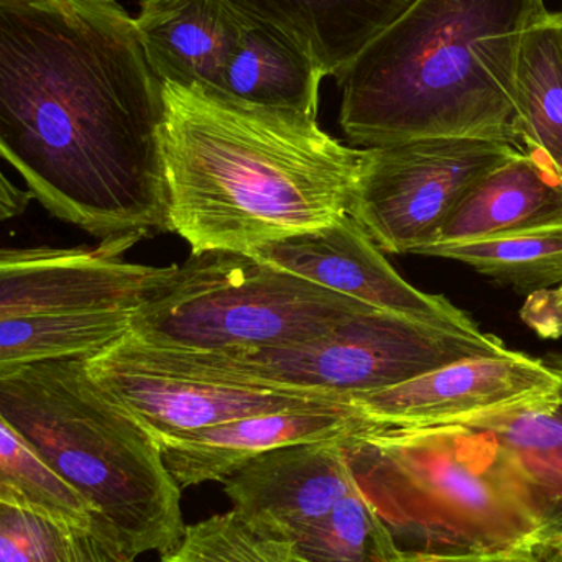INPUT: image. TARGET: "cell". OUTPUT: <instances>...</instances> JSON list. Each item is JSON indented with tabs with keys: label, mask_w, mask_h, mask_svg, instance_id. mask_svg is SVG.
Returning a JSON list of instances; mask_svg holds the SVG:
<instances>
[{
	"label": "cell",
	"mask_w": 562,
	"mask_h": 562,
	"mask_svg": "<svg viewBox=\"0 0 562 562\" xmlns=\"http://www.w3.org/2000/svg\"><path fill=\"white\" fill-rule=\"evenodd\" d=\"M558 13H560L561 22H562V9ZM557 188H558V191H560L561 196H562V168L560 170V175H558Z\"/></svg>",
	"instance_id": "f546056e"
},
{
	"label": "cell",
	"mask_w": 562,
	"mask_h": 562,
	"mask_svg": "<svg viewBox=\"0 0 562 562\" xmlns=\"http://www.w3.org/2000/svg\"><path fill=\"white\" fill-rule=\"evenodd\" d=\"M515 138L557 188L562 168V22L558 12L547 10L525 33L518 59Z\"/></svg>",
	"instance_id": "d6986e66"
},
{
	"label": "cell",
	"mask_w": 562,
	"mask_h": 562,
	"mask_svg": "<svg viewBox=\"0 0 562 562\" xmlns=\"http://www.w3.org/2000/svg\"><path fill=\"white\" fill-rule=\"evenodd\" d=\"M294 562H297V561H294Z\"/></svg>",
	"instance_id": "1f68e13d"
},
{
	"label": "cell",
	"mask_w": 562,
	"mask_h": 562,
	"mask_svg": "<svg viewBox=\"0 0 562 562\" xmlns=\"http://www.w3.org/2000/svg\"><path fill=\"white\" fill-rule=\"evenodd\" d=\"M86 367L158 445L262 413L353 406L342 396L213 369L181 350L142 342L131 333L88 357Z\"/></svg>",
	"instance_id": "ba28073f"
},
{
	"label": "cell",
	"mask_w": 562,
	"mask_h": 562,
	"mask_svg": "<svg viewBox=\"0 0 562 562\" xmlns=\"http://www.w3.org/2000/svg\"><path fill=\"white\" fill-rule=\"evenodd\" d=\"M135 25L161 82L221 89L247 19L223 0H142Z\"/></svg>",
	"instance_id": "2e32d148"
},
{
	"label": "cell",
	"mask_w": 562,
	"mask_h": 562,
	"mask_svg": "<svg viewBox=\"0 0 562 562\" xmlns=\"http://www.w3.org/2000/svg\"><path fill=\"white\" fill-rule=\"evenodd\" d=\"M340 442L360 494L409 561L540 553L520 488L472 416L425 426L370 423Z\"/></svg>",
	"instance_id": "277c9868"
},
{
	"label": "cell",
	"mask_w": 562,
	"mask_h": 562,
	"mask_svg": "<svg viewBox=\"0 0 562 562\" xmlns=\"http://www.w3.org/2000/svg\"><path fill=\"white\" fill-rule=\"evenodd\" d=\"M356 406L286 409L246 416L160 442L161 456L181 491L226 482L254 459L304 442L327 441L369 426Z\"/></svg>",
	"instance_id": "5bb4252c"
},
{
	"label": "cell",
	"mask_w": 562,
	"mask_h": 562,
	"mask_svg": "<svg viewBox=\"0 0 562 562\" xmlns=\"http://www.w3.org/2000/svg\"><path fill=\"white\" fill-rule=\"evenodd\" d=\"M369 310L252 254L211 250L177 266L128 333L150 346L233 356L311 342Z\"/></svg>",
	"instance_id": "8992f818"
},
{
	"label": "cell",
	"mask_w": 562,
	"mask_h": 562,
	"mask_svg": "<svg viewBox=\"0 0 562 562\" xmlns=\"http://www.w3.org/2000/svg\"><path fill=\"white\" fill-rule=\"evenodd\" d=\"M505 349L498 337L479 329L474 321L429 323L372 307L340 321L319 339L296 347L233 356L183 352L234 375L352 400L459 360L494 356Z\"/></svg>",
	"instance_id": "52a82bcc"
},
{
	"label": "cell",
	"mask_w": 562,
	"mask_h": 562,
	"mask_svg": "<svg viewBox=\"0 0 562 562\" xmlns=\"http://www.w3.org/2000/svg\"><path fill=\"white\" fill-rule=\"evenodd\" d=\"M164 102L168 220L193 254H252L352 211L363 150L316 117L173 82Z\"/></svg>",
	"instance_id": "7a4b0ae2"
},
{
	"label": "cell",
	"mask_w": 562,
	"mask_h": 562,
	"mask_svg": "<svg viewBox=\"0 0 562 562\" xmlns=\"http://www.w3.org/2000/svg\"><path fill=\"white\" fill-rule=\"evenodd\" d=\"M88 357L0 369V416L135 558L184 533L157 439L89 375Z\"/></svg>",
	"instance_id": "5b68a950"
},
{
	"label": "cell",
	"mask_w": 562,
	"mask_h": 562,
	"mask_svg": "<svg viewBox=\"0 0 562 562\" xmlns=\"http://www.w3.org/2000/svg\"><path fill=\"white\" fill-rule=\"evenodd\" d=\"M252 256L375 310L429 323H472L445 296L425 293L400 277L352 214L323 229L267 244Z\"/></svg>",
	"instance_id": "7c38bea8"
},
{
	"label": "cell",
	"mask_w": 562,
	"mask_h": 562,
	"mask_svg": "<svg viewBox=\"0 0 562 562\" xmlns=\"http://www.w3.org/2000/svg\"><path fill=\"white\" fill-rule=\"evenodd\" d=\"M250 22L270 26L339 78L357 56L416 0H223Z\"/></svg>",
	"instance_id": "e0dca14e"
},
{
	"label": "cell",
	"mask_w": 562,
	"mask_h": 562,
	"mask_svg": "<svg viewBox=\"0 0 562 562\" xmlns=\"http://www.w3.org/2000/svg\"><path fill=\"white\" fill-rule=\"evenodd\" d=\"M160 562H294V557L291 544L260 537L231 510L184 528Z\"/></svg>",
	"instance_id": "484cf974"
},
{
	"label": "cell",
	"mask_w": 562,
	"mask_h": 562,
	"mask_svg": "<svg viewBox=\"0 0 562 562\" xmlns=\"http://www.w3.org/2000/svg\"><path fill=\"white\" fill-rule=\"evenodd\" d=\"M412 562H551L538 551H504V553L477 554L462 558H429Z\"/></svg>",
	"instance_id": "f1b7e54d"
},
{
	"label": "cell",
	"mask_w": 562,
	"mask_h": 562,
	"mask_svg": "<svg viewBox=\"0 0 562 562\" xmlns=\"http://www.w3.org/2000/svg\"><path fill=\"white\" fill-rule=\"evenodd\" d=\"M560 288H561V290H562V284H561V286H560Z\"/></svg>",
	"instance_id": "4dcf8cb0"
},
{
	"label": "cell",
	"mask_w": 562,
	"mask_h": 562,
	"mask_svg": "<svg viewBox=\"0 0 562 562\" xmlns=\"http://www.w3.org/2000/svg\"><path fill=\"white\" fill-rule=\"evenodd\" d=\"M547 10L544 0H416L337 78L344 134L366 148L426 137L518 145L521 43Z\"/></svg>",
	"instance_id": "3957f363"
},
{
	"label": "cell",
	"mask_w": 562,
	"mask_h": 562,
	"mask_svg": "<svg viewBox=\"0 0 562 562\" xmlns=\"http://www.w3.org/2000/svg\"><path fill=\"white\" fill-rule=\"evenodd\" d=\"M560 385V373L550 360L505 349L449 363L390 389L360 393L352 403L376 425H439L550 395Z\"/></svg>",
	"instance_id": "8fae6325"
},
{
	"label": "cell",
	"mask_w": 562,
	"mask_h": 562,
	"mask_svg": "<svg viewBox=\"0 0 562 562\" xmlns=\"http://www.w3.org/2000/svg\"><path fill=\"white\" fill-rule=\"evenodd\" d=\"M297 562H412L360 491L291 544Z\"/></svg>",
	"instance_id": "d4e9b609"
},
{
	"label": "cell",
	"mask_w": 562,
	"mask_h": 562,
	"mask_svg": "<svg viewBox=\"0 0 562 562\" xmlns=\"http://www.w3.org/2000/svg\"><path fill=\"white\" fill-rule=\"evenodd\" d=\"M0 504L69 524H105L0 416ZM108 525V524H105Z\"/></svg>",
	"instance_id": "cb8c5ba5"
},
{
	"label": "cell",
	"mask_w": 562,
	"mask_h": 562,
	"mask_svg": "<svg viewBox=\"0 0 562 562\" xmlns=\"http://www.w3.org/2000/svg\"><path fill=\"white\" fill-rule=\"evenodd\" d=\"M164 114L117 0H0V158L56 220L122 252L170 233Z\"/></svg>",
	"instance_id": "6da1fadb"
},
{
	"label": "cell",
	"mask_w": 562,
	"mask_h": 562,
	"mask_svg": "<svg viewBox=\"0 0 562 562\" xmlns=\"http://www.w3.org/2000/svg\"><path fill=\"white\" fill-rule=\"evenodd\" d=\"M109 525H79L0 504V562H135Z\"/></svg>",
	"instance_id": "603a6c76"
},
{
	"label": "cell",
	"mask_w": 562,
	"mask_h": 562,
	"mask_svg": "<svg viewBox=\"0 0 562 562\" xmlns=\"http://www.w3.org/2000/svg\"><path fill=\"white\" fill-rule=\"evenodd\" d=\"M340 439L286 446L254 459L224 482L233 512L260 537L293 544L359 491Z\"/></svg>",
	"instance_id": "4fadbf2b"
},
{
	"label": "cell",
	"mask_w": 562,
	"mask_h": 562,
	"mask_svg": "<svg viewBox=\"0 0 562 562\" xmlns=\"http://www.w3.org/2000/svg\"><path fill=\"white\" fill-rule=\"evenodd\" d=\"M502 138L426 137L363 150L353 220L382 252L432 246L471 188L520 154Z\"/></svg>",
	"instance_id": "9c48e42d"
},
{
	"label": "cell",
	"mask_w": 562,
	"mask_h": 562,
	"mask_svg": "<svg viewBox=\"0 0 562 562\" xmlns=\"http://www.w3.org/2000/svg\"><path fill=\"white\" fill-rule=\"evenodd\" d=\"M122 250L95 247L0 249V317L33 311L140 310L177 266L127 262Z\"/></svg>",
	"instance_id": "30bf717a"
},
{
	"label": "cell",
	"mask_w": 562,
	"mask_h": 562,
	"mask_svg": "<svg viewBox=\"0 0 562 562\" xmlns=\"http://www.w3.org/2000/svg\"><path fill=\"white\" fill-rule=\"evenodd\" d=\"M557 392L472 416L494 439L538 528L540 553L562 562V353L547 357Z\"/></svg>",
	"instance_id": "9a60e30c"
},
{
	"label": "cell",
	"mask_w": 562,
	"mask_h": 562,
	"mask_svg": "<svg viewBox=\"0 0 562 562\" xmlns=\"http://www.w3.org/2000/svg\"><path fill=\"white\" fill-rule=\"evenodd\" d=\"M135 310L33 311L0 317V369L92 357L131 330Z\"/></svg>",
	"instance_id": "44dd1931"
},
{
	"label": "cell",
	"mask_w": 562,
	"mask_h": 562,
	"mask_svg": "<svg viewBox=\"0 0 562 562\" xmlns=\"http://www.w3.org/2000/svg\"><path fill=\"white\" fill-rule=\"evenodd\" d=\"M561 223L560 191L520 151L471 188L446 221L436 244L464 243Z\"/></svg>",
	"instance_id": "ac0fdd59"
},
{
	"label": "cell",
	"mask_w": 562,
	"mask_h": 562,
	"mask_svg": "<svg viewBox=\"0 0 562 562\" xmlns=\"http://www.w3.org/2000/svg\"><path fill=\"white\" fill-rule=\"evenodd\" d=\"M324 71L277 30L247 20L216 91L237 101L317 119Z\"/></svg>",
	"instance_id": "ffe728a7"
},
{
	"label": "cell",
	"mask_w": 562,
	"mask_h": 562,
	"mask_svg": "<svg viewBox=\"0 0 562 562\" xmlns=\"http://www.w3.org/2000/svg\"><path fill=\"white\" fill-rule=\"evenodd\" d=\"M521 319L543 339L562 337V290L541 288L531 291L520 313Z\"/></svg>",
	"instance_id": "4316f807"
},
{
	"label": "cell",
	"mask_w": 562,
	"mask_h": 562,
	"mask_svg": "<svg viewBox=\"0 0 562 562\" xmlns=\"http://www.w3.org/2000/svg\"><path fill=\"white\" fill-rule=\"evenodd\" d=\"M30 200L32 196L29 191L16 188L0 170V224L22 216L29 207Z\"/></svg>",
	"instance_id": "83f0119b"
},
{
	"label": "cell",
	"mask_w": 562,
	"mask_h": 562,
	"mask_svg": "<svg viewBox=\"0 0 562 562\" xmlns=\"http://www.w3.org/2000/svg\"><path fill=\"white\" fill-rule=\"evenodd\" d=\"M418 256L458 260L482 276L531 291L562 284V223L528 227L484 239L438 243Z\"/></svg>",
	"instance_id": "7402d4cb"
}]
</instances>
